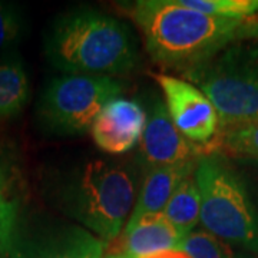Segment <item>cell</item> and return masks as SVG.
Segmentation results:
<instances>
[{"mask_svg": "<svg viewBox=\"0 0 258 258\" xmlns=\"http://www.w3.org/2000/svg\"><path fill=\"white\" fill-rule=\"evenodd\" d=\"M122 8L139 28L149 56L184 72L227 47L245 22L204 15L179 0H137Z\"/></svg>", "mask_w": 258, "mask_h": 258, "instance_id": "obj_1", "label": "cell"}, {"mask_svg": "<svg viewBox=\"0 0 258 258\" xmlns=\"http://www.w3.org/2000/svg\"><path fill=\"white\" fill-rule=\"evenodd\" d=\"M43 50L49 63L63 75L128 74L139 62L128 26L91 8L59 15L47 29Z\"/></svg>", "mask_w": 258, "mask_h": 258, "instance_id": "obj_2", "label": "cell"}, {"mask_svg": "<svg viewBox=\"0 0 258 258\" xmlns=\"http://www.w3.org/2000/svg\"><path fill=\"white\" fill-rule=\"evenodd\" d=\"M60 210L103 242L113 240L137 201V174L125 162L91 159L59 178Z\"/></svg>", "mask_w": 258, "mask_h": 258, "instance_id": "obj_3", "label": "cell"}, {"mask_svg": "<svg viewBox=\"0 0 258 258\" xmlns=\"http://www.w3.org/2000/svg\"><path fill=\"white\" fill-rule=\"evenodd\" d=\"M184 75L214 105L222 129L258 122V42L224 47Z\"/></svg>", "mask_w": 258, "mask_h": 258, "instance_id": "obj_4", "label": "cell"}, {"mask_svg": "<svg viewBox=\"0 0 258 258\" xmlns=\"http://www.w3.org/2000/svg\"><path fill=\"white\" fill-rule=\"evenodd\" d=\"M194 175L201 194L204 230L258 252V210L244 179L218 154L200 158Z\"/></svg>", "mask_w": 258, "mask_h": 258, "instance_id": "obj_5", "label": "cell"}, {"mask_svg": "<svg viewBox=\"0 0 258 258\" xmlns=\"http://www.w3.org/2000/svg\"><path fill=\"white\" fill-rule=\"evenodd\" d=\"M123 83L112 76L62 75L53 78L36 106L37 120L46 132L76 137L91 131L108 102L120 98Z\"/></svg>", "mask_w": 258, "mask_h": 258, "instance_id": "obj_6", "label": "cell"}, {"mask_svg": "<svg viewBox=\"0 0 258 258\" xmlns=\"http://www.w3.org/2000/svg\"><path fill=\"white\" fill-rule=\"evenodd\" d=\"M207 155L205 145L194 144L176 129L165 102L155 99L147 113V125L139 142L138 164L147 172L159 166L197 162Z\"/></svg>", "mask_w": 258, "mask_h": 258, "instance_id": "obj_7", "label": "cell"}, {"mask_svg": "<svg viewBox=\"0 0 258 258\" xmlns=\"http://www.w3.org/2000/svg\"><path fill=\"white\" fill-rule=\"evenodd\" d=\"M165 105L176 129L194 144L207 145L220 131L214 105L195 85L169 75H158Z\"/></svg>", "mask_w": 258, "mask_h": 258, "instance_id": "obj_8", "label": "cell"}, {"mask_svg": "<svg viewBox=\"0 0 258 258\" xmlns=\"http://www.w3.org/2000/svg\"><path fill=\"white\" fill-rule=\"evenodd\" d=\"M145 125L147 112L139 102L116 98L99 112L91 134L102 152L120 155L138 147Z\"/></svg>", "mask_w": 258, "mask_h": 258, "instance_id": "obj_9", "label": "cell"}, {"mask_svg": "<svg viewBox=\"0 0 258 258\" xmlns=\"http://www.w3.org/2000/svg\"><path fill=\"white\" fill-rule=\"evenodd\" d=\"M105 244L83 227L66 225L33 244L20 245L18 238L12 258H103Z\"/></svg>", "mask_w": 258, "mask_h": 258, "instance_id": "obj_10", "label": "cell"}, {"mask_svg": "<svg viewBox=\"0 0 258 258\" xmlns=\"http://www.w3.org/2000/svg\"><path fill=\"white\" fill-rule=\"evenodd\" d=\"M197 164L198 161L181 165L159 166L148 169L126 227L134 225L144 215L164 211L165 205L179 184L185 178L195 174Z\"/></svg>", "mask_w": 258, "mask_h": 258, "instance_id": "obj_11", "label": "cell"}, {"mask_svg": "<svg viewBox=\"0 0 258 258\" xmlns=\"http://www.w3.org/2000/svg\"><path fill=\"white\" fill-rule=\"evenodd\" d=\"M182 235L166 220L162 212L148 214L125 228V248L134 258L149 255L164 249L179 248Z\"/></svg>", "mask_w": 258, "mask_h": 258, "instance_id": "obj_12", "label": "cell"}, {"mask_svg": "<svg viewBox=\"0 0 258 258\" xmlns=\"http://www.w3.org/2000/svg\"><path fill=\"white\" fill-rule=\"evenodd\" d=\"M30 98L25 63L18 52L0 57V119L20 115Z\"/></svg>", "mask_w": 258, "mask_h": 258, "instance_id": "obj_13", "label": "cell"}, {"mask_svg": "<svg viewBox=\"0 0 258 258\" xmlns=\"http://www.w3.org/2000/svg\"><path fill=\"white\" fill-rule=\"evenodd\" d=\"M162 214L182 235V238L197 228L201 220V194L195 175L185 178L179 184Z\"/></svg>", "mask_w": 258, "mask_h": 258, "instance_id": "obj_14", "label": "cell"}, {"mask_svg": "<svg viewBox=\"0 0 258 258\" xmlns=\"http://www.w3.org/2000/svg\"><path fill=\"white\" fill-rule=\"evenodd\" d=\"M221 132L208 144L211 155L217 154L220 148H224L235 157L258 159V122L222 129Z\"/></svg>", "mask_w": 258, "mask_h": 258, "instance_id": "obj_15", "label": "cell"}, {"mask_svg": "<svg viewBox=\"0 0 258 258\" xmlns=\"http://www.w3.org/2000/svg\"><path fill=\"white\" fill-rule=\"evenodd\" d=\"M179 3L214 18L247 20L258 15V0H179Z\"/></svg>", "mask_w": 258, "mask_h": 258, "instance_id": "obj_16", "label": "cell"}, {"mask_svg": "<svg viewBox=\"0 0 258 258\" xmlns=\"http://www.w3.org/2000/svg\"><path fill=\"white\" fill-rule=\"evenodd\" d=\"M26 32V16L16 3L0 2V57L18 52Z\"/></svg>", "mask_w": 258, "mask_h": 258, "instance_id": "obj_17", "label": "cell"}, {"mask_svg": "<svg viewBox=\"0 0 258 258\" xmlns=\"http://www.w3.org/2000/svg\"><path fill=\"white\" fill-rule=\"evenodd\" d=\"M179 248L192 258H234V249L228 242L205 230H194L181 241Z\"/></svg>", "mask_w": 258, "mask_h": 258, "instance_id": "obj_18", "label": "cell"}, {"mask_svg": "<svg viewBox=\"0 0 258 258\" xmlns=\"http://www.w3.org/2000/svg\"><path fill=\"white\" fill-rule=\"evenodd\" d=\"M19 235V203L8 197L0 201V258L12 254Z\"/></svg>", "mask_w": 258, "mask_h": 258, "instance_id": "obj_19", "label": "cell"}, {"mask_svg": "<svg viewBox=\"0 0 258 258\" xmlns=\"http://www.w3.org/2000/svg\"><path fill=\"white\" fill-rule=\"evenodd\" d=\"M12 178V166L8 161V157L0 151V201L10 197Z\"/></svg>", "mask_w": 258, "mask_h": 258, "instance_id": "obj_20", "label": "cell"}, {"mask_svg": "<svg viewBox=\"0 0 258 258\" xmlns=\"http://www.w3.org/2000/svg\"><path fill=\"white\" fill-rule=\"evenodd\" d=\"M258 40V15L254 18L247 19L245 22H242V25L237 32L235 40Z\"/></svg>", "mask_w": 258, "mask_h": 258, "instance_id": "obj_21", "label": "cell"}, {"mask_svg": "<svg viewBox=\"0 0 258 258\" xmlns=\"http://www.w3.org/2000/svg\"><path fill=\"white\" fill-rule=\"evenodd\" d=\"M139 258H192L186 251L182 248H171V249H164V251H158L154 254H149V255H144V257Z\"/></svg>", "mask_w": 258, "mask_h": 258, "instance_id": "obj_22", "label": "cell"}, {"mask_svg": "<svg viewBox=\"0 0 258 258\" xmlns=\"http://www.w3.org/2000/svg\"><path fill=\"white\" fill-rule=\"evenodd\" d=\"M245 165L248 166L249 169L254 172L252 176H254V186L257 188V195H258V159H247V162H245ZM258 210V204L255 205Z\"/></svg>", "mask_w": 258, "mask_h": 258, "instance_id": "obj_23", "label": "cell"}, {"mask_svg": "<svg viewBox=\"0 0 258 258\" xmlns=\"http://www.w3.org/2000/svg\"><path fill=\"white\" fill-rule=\"evenodd\" d=\"M234 258H258V252L241 248L240 252H235L234 254Z\"/></svg>", "mask_w": 258, "mask_h": 258, "instance_id": "obj_24", "label": "cell"}, {"mask_svg": "<svg viewBox=\"0 0 258 258\" xmlns=\"http://www.w3.org/2000/svg\"><path fill=\"white\" fill-rule=\"evenodd\" d=\"M105 258H134L132 255H129L128 252H119V254H111Z\"/></svg>", "mask_w": 258, "mask_h": 258, "instance_id": "obj_25", "label": "cell"}, {"mask_svg": "<svg viewBox=\"0 0 258 258\" xmlns=\"http://www.w3.org/2000/svg\"><path fill=\"white\" fill-rule=\"evenodd\" d=\"M8 258H12V254H10V255H9V257H8Z\"/></svg>", "mask_w": 258, "mask_h": 258, "instance_id": "obj_26", "label": "cell"}]
</instances>
